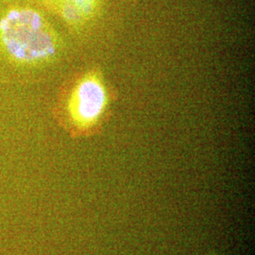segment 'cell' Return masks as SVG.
<instances>
[{
	"label": "cell",
	"instance_id": "obj_1",
	"mask_svg": "<svg viewBox=\"0 0 255 255\" xmlns=\"http://www.w3.org/2000/svg\"><path fill=\"white\" fill-rule=\"evenodd\" d=\"M0 33L8 53L21 62H39L54 53L55 40L51 30L32 10L10 12L1 22Z\"/></svg>",
	"mask_w": 255,
	"mask_h": 255
},
{
	"label": "cell",
	"instance_id": "obj_2",
	"mask_svg": "<svg viewBox=\"0 0 255 255\" xmlns=\"http://www.w3.org/2000/svg\"><path fill=\"white\" fill-rule=\"evenodd\" d=\"M106 94L101 82L88 78L76 87L71 100V112L78 125H91L105 108Z\"/></svg>",
	"mask_w": 255,
	"mask_h": 255
},
{
	"label": "cell",
	"instance_id": "obj_3",
	"mask_svg": "<svg viewBox=\"0 0 255 255\" xmlns=\"http://www.w3.org/2000/svg\"><path fill=\"white\" fill-rule=\"evenodd\" d=\"M66 3L72 4L70 9H76V10H83L88 6V4L91 2V0H64ZM69 9V10H70Z\"/></svg>",
	"mask_w": 255,
	"mask_h": 255
}]
</instances>
